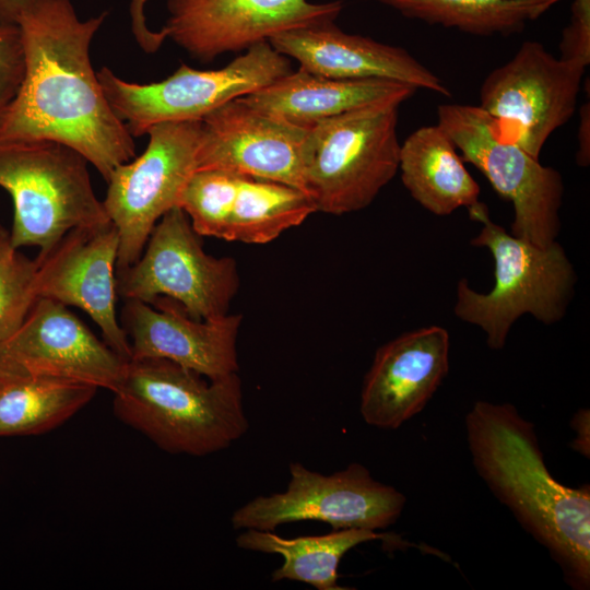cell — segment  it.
<instances>
[{
  "label": "cell",
  "mask_w": 590,
  "mask_h": 590,
  "mask_svg": "<svg viewBox=\"0 0 590 590\" xmlns=\"http://www.w3.org/2000/svg\"><path fill=\"white\" fill-rule=\"evenodd\" d=\"M87 160L54 141L0 142V186L13 201L16 248L51 249L68 232L109 223Z\"/></svg>",
  "instance_id": "obj_5"
},
{
  "label": "cell",
  "mask_w": 590,
  "mask_h": 590,
  "mask_svg": "<svg viewBox=\"0 0 590 590\" xmlns=\"http://www.w3.org/2000/svg\"><path fill=\"white\" fill-rule=\"evenodd\" d=\"M19 249L0 224V341L22 324L37 299L36 260Z\"/></svg>",
  "instance_id": "obj_27"
},
{
  "label": "cell",
  "mask_w": 590,
  "mask_h": 590,
  "mask_svg": "<svg viewBox=\"0 0 590 590\" xmlns=\"http://www.w3.org/2000/svg\"><path fill=\"white\" fill-rule=\"evenodd\" d=\"M148 0H131L130 15L131 27L135 40L140 47L149 54L157 51L165 39L166 34L160 31H151L146 25V19L144 15V7Z\"/></svg>",
  "instance_id": "obj_30"
},
{
  "label": "cell",
  "mask_w": 590,
  "mask_h": 590,
  "mask_svg": "<svg viewBox=\"0 0 590 590\" xmlns=\"http://www.w3.org/2000/svg\"><path fill=\"white\" fill-rule=\"evenodd\" d=\"M241 318L228 314L216 320H196L178 303L160 297L152 304L125 299L119 321L131 358L168 359L214 380L238 370Z\"/></svg>",
  "instance_id": "obj_17"
},
{
  "label": "cell",
  "mask_w": 590,
  "mask_h": 590,
  "mask_svg": "<svg viewBox=\"0 0 590 590\" xmlns=\"http://www.w3.org/2000/svg\"><path fill=\"white\" fill-rule=\"evenodd\" d=\"M399 169L411 197L438 216L477 204L480 187L447 133L436 123L410 133L400 145Z\"/></svg>",
  "instance_id": "obj_21"
},
{
  "label": "cell",
  "mask_w": 590,
  "mask_h": 590,
  "mask_svg": "<svg viewBox=\"0 0 590 590\" xmlns=\"http://www.w3.org/2000/svg\"><path fill=\"white\" fill-rule=\"evenodd\" d=\"M396 105L321 120L307 130L305 191L316 210L342 215L367 208L399 170Z\"/></svg>",
  "instance_id": "obj_6"
},
{
  "label": "cell",
  "mask_w": 590,
  "mask_h": 590,
  "mask_svg": "<svg viewBox=\"0 0 590 590\" xmlns=\"http://www.w3.org/2000/svg\"><path fill=\"white\" fill-rule=\"evenodd\" d=\"M239 178L224 170L198 169L187 180L177 206L182 209L201 237L227 240Z\"/></svg>",
  "instance_id": "obj_26"
},
{
  "label": "cell",
  "mask_w": 590,
  "mask_h": 590,
  "mask_svg": "<svg viewBox=\"0 0 590 590\" xmlns=\"http://www.w3.org/2000/svg\"><path fill=\"white\" fill-rule=\"evenodd\" d=\"M200 131L201 120L152 126L143 153L111 170L103 204L119 236L116 271L139 260L155 224L177 206L197 168Z\"/></svg>",
  "instance_id": "obj_10"
},
{
  "label": "cell",
  "mask_w": 590,
  "mask_h": 590,
  "mask_svg": "<svg viewBox=\"0 0 590 590\" xmlns=\"http://www.w3.org/2000/svg\"><path fill=\"white\" fill-rule=\"evenodd\" d=\"M470 219L482 223L471 240L487 248L494 259L495 283L488 293L472 290L465 279L457 285L455 315L480 327L487 346L502 350L511 326L530 314L544 324L563 319L574 294L577 276L562 245L555 240L539 247L508 234L479 202L468 209Z\"/></svg>",
  "instance_id": "obj_4"
},
{
  "label": "cell",
  "mask_w": 590,
  "mask_h": 590,
  "mask_svg": "<svg viewBox=\"0 0 590 590\" xmlns=\"http://www.w3.org/2000/svg\"><path fill=\"white\" fill-rule=\"evenodd\" d=\"M382 538L368 529H341L294 539L279 536L272 531L245 529L236 538V544L246 551L281 555L283 563L271 575L274 582L291 580L318 590H343L346 588L338 583L342 557L358 544Z\"/></svg>",
  "instance_id": "obj_22"
},
{
  "label": "cell",
  "mask_w": 590,
  "mask_h": 590,
  "mask_svg": "<svg viewBox=\"0 0 590 590\" xmlns=\"http://www.w3.org/2000/svg\"><path fill=\"white\" fill-rule=\"evenodd\" d=\"M269 43L309 73L343 80H391L451 96L445 82L404 48L345 33L334 22L283 32Z\"/></svg>",
  "instance_id": "obj_19"
},
{
  "label": "cell",
  "mask_w": 590,
  "mask_h": 590,
  "mask_svg": "<svg viewBox=\"0 0 590 590\" xmlns=\"http://www.w3.org/2000/svg\"><path fill=\"white\" fill-rule=\"evenodd\" d=\"M315 212L311 198L298 188L240 176L227 240L268 244Z\"/></svg>",
  "instance_id": "obj_25"
},
{
  "label": "cell",
  "mask_w": 590,
  "mask_h": 590,
  "mask_svg": "<svg viewBox=\"0 0 590 590\" xmlns=\"http://www.w3.org/2000/svg\"><path fill=\"white\" fill-rule=\"evenodd\" d=\"M473 465L493 494L545 546L567 583L590 585V491L553 479L532 423L509 403L477 401L465 417Z\"/></svg>",
  "instance_id": "obj_2"
},
{
  "label": "cell",
  "mask_w": 590,
  "mask_h": 590,
  "mask_svg": "<svg viewBox=\"0 0 590 590\" xmlns=\"http://www.w3.org/2000/svg\"><path fill=\"white\" fill-rule=\"evenodd\" d=\"M238 287L235 259L208 255L201 236L179 206L155 224L139 260L116 271L119 297L149 304L167 297L196 320L228 315Z\"/></svg>",
  "instance_id": "obj_9"
},
{
  "label": "cell",
  "mask_w": 590,
  "mask_h": 590,
  "mask_svg": "<svg viewBox=\"0 0 590 590\" xmlns=\"http://www.w3.org/2000/svg\"><path fill=\"white\" fill-rule=\"evenodd\" d=\"M308 128L258 110L241 97L233 99L201 120L196 170L219 169L305 191Z\"/></svg>",
  "instance_id": "obj_15"
},
{
  "label": "cell",
  "mask_w": 590,
  "mask_h": 590,
  "mask_svg": "<svg viewBox=\"0 0 590 590\" xmlns=\"http://www.w3.org/2000/svg\"><path fill=\"white\" fill-rule=\"evenodd\" d=\"M569 24L563 30L559 58L587 68L590 63V0H573Z\"/></svg>",
  "instance_id": "obj_29"
},
{
  "label": "cell",
  "mask_w": 590,
  "mask_h": 590,
  "mask_svg": "<svg viewBox=\"0 0 590 590\" xmlns=\"http://www.w3.org/2000/svg\"><path fill=\"white\" fill-rule=\"evenodd\" d=\"M24 74L17 26H0V119L15 97Z\"/></svg>",
  "instance_id": "obj_28"
},
{
  "label": "cell",
  "mask_w": 590,
  "mask_h": 590,
  "mask_svg": "<svg viewBox=\"0 0 590 590\" xmlns=\"http://www.w3.org/2000/svg\"><path fill=\"white\" fill-rule=\"evenodd\" d=\"M129 359L99 340L67 306L37 298L0 341V373L63 379L115 392Z\"/></svg>",
  "instance_id": "obj_14"
},
{
  "label": "cell",
  "mask_w": 590,
  "mask_h": 590,
  "mask_svg": "<svg viewBox=\"0 0 590 590\" xmlns=\"http://www.w3.org/2000/svg\"><path fill=\"white\" fill-rule=\"evenodd\" d=\"M36 0H0V26H17L21 15Z\"/></svg>",
  "instance_id": "obj_33"
},
{
  "label": "cell",
  "mask_w": 590,
  "mask_h": 590,
  "mask_svg": "<svg viewBox=\"0 0 590 590\" xmlns=\"http://www.w3.org/2000/svg\"><path fill=\"white\" fill-rule=\"evenodd\" d=\"M576 163L581 167L590 164V102L583 103L578 111Z\"/></svg>",
  "instance_id": "obj_31"
},
{
  "label": "cell",
  "mask_w": 590,
  "mask_h": 590,
  "mask_svg": "<svg viewBox=\"0 0 590 590\" xmlns=\"http://www.w3.org/2000/svg\"><path fill=\"white\" fill-rule=\"evenodd\" d=\"M164 358H130L114 393V413L160 449L209 456L248 429L237 373L220 379Z\"/></svg>",
  "instance_id": "obj_3"
},
{
  "label": "cell",
  "mask_w": 590,
  "mask_h": 590,
  "mask_svg": "<svg viewBox=\"0 0 590 590\" xmlns=\"http://www.w3.org/2000/svg\"><path fill=\"white\" fill-rule=\"evenodd\" d=\"M416 87L384 79H331L298 69L241 97L249 106L310 127L321 120L382 105L400 106Z\"/></svg>",
  "instance_id": "obj_20"
},
{
  "label": "cell",
  "mask_w": 590,
  "mask_h": 590,
  "mask_svg": "<svg viewBox=\"0 0 590 590\" xmlns=\"http://www.w3.org/2000/svg\"><path fill=\"white\" fill-rule=\"evenodd\" d=\"M107 12L85 21L70 0H36L19 19L24 74L0 119V142L54 141L79 152L105 180L135 156L93 70L90 47Z\"/></svg>",
  "instance_id": "obj_1"
},
{
  "label": "cell",
  "mask_w": 590,
  "mask_h": 590,
  "mask_svg": "<svg viewBox=\"0 0 590 590\" xmlns=\"http://www.w3.org/2000/svg\"><path fill=\"white\" fill-rule=\"evenodd\" d=\"M585 70L526 40L484 79L479 106L505 139L539 158L547 139L576 113Z\"/></svg>",
  "instance_id": "obj_12"
},
{
  "label": "cell",
  "mask_w": 590,
  "mask_h": 590,
  "mask_svg": "<svg viewBox=\"0 0 590 590\" xmlns=\"http://www.w3.org/2000/svg\"><path fill=\"white\" fill-rule=\"evenodd\" d=\"M291 71V60L266 42L221 69L198 70L181 63L166 79L148 84L125 81L107 67L96 73L114 113L138 138L158 123L202 120Z\"/></svg>",
  "instance_id": "obj_7"
},
{
  "label": "cell",
  "mask_w": 590,
  "mask_h": 590,
  "mask_svg": "<svg viewBox=\"0 0 590 590\" xmlns=\"http://www.w3.org/2000/svg\"><path fill=\"white\" fill-rule=\"evenodd\" d=\"M96 391L76 381L0 373V437L40 435L57 428Z\"/></svg>",
  "instance_id": "obj_23"
},
{
  "label": "cell",
  "mask_w": 590,
  "mask_h": 590,
  "mask_svg": "<svg viewBox=\"0 0 590 590\" xmlns=\"http://www.w3.org/2000/svg\"><path fill=\"white\" fill-rule=\"evenodd\" d=\"M286 491L258 496L232 515L235 530L273 531L297 521H321L333 530H379L400 517L404 495L374 480L359 463L330 475L311 471L299 462L290 464Z\"/></svg>",
  "instance_id": "obj_11"
},
{
  "label": "cell",
  "mask_w": 590,
  "mask_h": 590,
  "mask_svg": "<svg viewBox=\"0 0 590 590\" xmlns=\"http://www.w3.org/2000/svg\"><path fill=\"white\" fill-rule=\"evenodd\" d=\"M118 249L119 236L111 222L73 228L35 258V290L37 298L85 311L102 331L105 343L130 359V344L116 309Z\"/></svg>",
  "instance_id": "obj_16"
},
{
  "label": "cell",
  "mask_w": 590,
  "mask_h": 590,
  "mask_svg": "<svg viewBox=\"0 0 590 590\" xmlns=\"http://www.w3.org/2000/svg\"><path fill=\"white\" fill-rule=\"evenodd\" d=\"M342 9L339 0H167L162 31L193 59L211 62L283 32L334 22Z\"/></svg>",
  "instance_id": "obj_13"
},
{
  "label": "cell",
  "mask_w": 590,
  "mask_h": 590,
  "mask_svg": "<svg viewBox=\"0 0 590 590\" xmlns=\"http://www.w3.org/2000/svg\"><path fill=\"white\" fill-rule=\"evenodd\" d=\"M408 19L477 36L511 35L563 0H368Z\"/></svg>",
  "instance_id": "obj_24"
},
{
  "label": "cell",
  "mask_w": 590,
  "mask_h": 590,
  "mask_svg": "<svg viewBox=\"0 0 590 590\" xmlns=\"http://www.w3.org/2000/svg\"><path fill=\"white\" fill-rule=\"evenodd\" d=\"M589 410L578 411L571 422L574 430L577 433L571 447L583 456L589 457Z\"/></svg>",
  "instance_id": "obj_32"
},
{
  "label": "cell",
  "mask_w": 590,
  "mask_h": 590,
  "mask_svg": "<svg viewBox=\"0 0 590 590\" xmlns=\"http://www.w3.org/2000/svg\"><path fill=\"white\" fill-rule=\"evenodd\" d=\"M449 347V333L440 326L408 331L381 345L363 382L364 421L397 429L420 413L448 374Z\"/></svg>",
  "instance_id": "obj_18"
},
{
  "label": "cell",
  "mask_w": 590,
  "mask_h": 590,
  "mask_svg": "<svg viewBox=\"0 0 590 590\" xmlns=\"http://www.w3.org/2000/svg\"><path fill=\"white\" fill-rule=\"evenodd\" d=\"M437 125L461 152L462 160L473 164L512 203L510 234L539 247L556 240L564 194L558 170L542 165L539 158L505 139L480 106L439 105Z\"/></svg>",
  "instance_id": "obj_8"
}]
</instances>
